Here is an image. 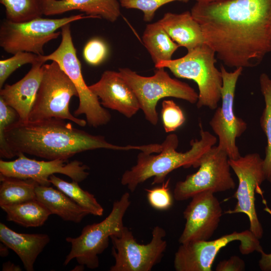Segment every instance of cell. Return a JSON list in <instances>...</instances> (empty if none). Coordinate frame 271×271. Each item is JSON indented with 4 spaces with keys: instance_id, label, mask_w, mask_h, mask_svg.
<instances>
[{
    "instance_id": "6da1fadb",
    "label": "cell",
    "mask_w": 271,
    "mask_h": 271,
    "mask_svg": "<svg viewBox=\"0 0 271 271\" xmlns=\"http://www.w3.org/2000/svg\"><path fill=\"white\" fill-rule=\"evenodd\" d=\"M191 13L205 43L229 67H255L271 52V0L196 3Z\"/></svg>"
},
{
    "instance_id": "7a4b0ae2",
    "label": "cell",
    "mask_w": 271,
    "mask_h": 271,
    "mask_svg": "<svg viewBox=\"0 0 271 271\" xmlns=\"http://www.w3.org/2000/svg\"><path fill=\"white\" fill-rule=\"evenodd\" d=\"M99 149L144 151L145 145L120 146L74 127L64 119L50 118L26 121L18 120L0 131V156L8 158L24 153L48 160H68L77 154Z\"/></svg>"
},
{
    "instance_id": "3957f363",
    "label": "cell",
    "mask_w": 271,
    "mask_h": 271,
    "mask_svg": "<svg viewBox=\"0 0 271 271\" xmlns=\"http://www.w3.org/2000/svg\"><path fill=\"white\" fill-rule=\"evenodd\" d=\"M200 139L192 140L191 148L185 152L177 151L179 140L177 136L168 135L161 144L162 149L157 155L141 151L136 164L125 171L121 178V183L134 192L140 184L151 177L153 184H160L170 173L181 167L198 168L202 156L217 142L216 138L204 131L199 122Z\"/></svg>"
},
{
    "instance_id": "277c9868",
    "label": "cell",
    "mask_w": 271,
    "mask_h": 271,
    "mask_svg": "<svg viewBox=\"0 0 271 271\" xmlns=\"http://www.w3.org/2000/svg\"><path fill=\"white\" fill-rule=\"evenodd\" d=\"M215 55L213 49L204 43L188 51L183 57L161 62L155 66L168 68L176 77L194 81L199 89L197 107L213 110L221 99L223 84L221 72L215 65Z\"/></svg>"
},
{
    "instance_id": "5b68a950",
    "label": "cell",
    "mask_w": 271,
    "mask_h": 271,
    "mask_svg": "<svg viewBox=\"0 0 271 271\" xmlns=\"http://www.w3.org/2000/svg\"><path fill=\"white\" fill-rule=\"evenodd\" d=\"M129 197V194L125 192L119 199L114 201L111 211L104 219L86 225L76 237L66 238V241L71 244V250L65 257L64 265L75 258L78 264L89 269L99 266L98 255L108 247L110 237L120 235L124 227L123 220L130 204Z\"/></svg>"
},
{
    "instance_id": "8992f818",
    "label": "cell",
    "mask_w": 271,
    "mask_h": 271,
    "mask_svg": "<svg viewBox=\"0 0 271 271\" xmlns=\"http://www.w3.org/2000/svg\"><path fill=\"white\" fill-rule=\"evenodd\" d=\"M164 68H157L150 77L140 75L127 68H120L118 72L135 93L146 119L153 125L158 121L156 106L161 99L172 97L191 104L196 103L198 99V94L194 88L171 78Z\"/></svg>"
},
{
    "instance_id": "52a82bcc",
    "label": "cell",
    "mask_w": 271,
    "mask_h": 271,
    "mask_svg": "<svg viewBox=\"0 0 271 271\" xmlns=\"http://www.w3.org/2000/svg\"><path fill=\"white\" fill-rule=\"evenodd\" d=\"M78 96L75 86L55 61L43 65L42 77L29 120L50 118L68 119L80 126L86 120L72 115L69 103L73 96Z\"/></svg>"
},
{
    "instance_id": "ba28073f",
    "label": "cell",
    "mask_w": 271,
    "mask_h": 271,
    "mask_svg": "<svg viewBox=\"0 0 271 271\" xmlns=\"http://www.w3.org/2000/svg\"><path fill=\"white\" fill-rule=\"evenodd\" d=\"M61 36L59 47L49 55H41L42 59L45 62L51 60L57 62L75 86L79 105L74 115L84 114L87 123L94 127L106 124L111 119V115L101 106L99 98L85 83L72 41L70 24L61 28Z\"/></svg>"
},
{
    "instance_id": "9c48e42d",
    "label": "cell",
    "mask_w": 271,
    "mask_h": 271,
    "mask_svg": "<svg viewBox=\"0 0 271 271\" xmlns=\"http://www.w3.org/2000/svg\"><path fill=\"white\" fill-rule=\"evenodd\" d=\"M86 18H93L82 14L59 19L39 17L23 23L6 20L0 25V46L10 54L27 52L44 55V45L61 34L58 29Z\"/></svg>"
},
{
    "instance_id": "30bf717a",
    "label": "cell",
    "mask_w": 271,
    "mask_h": 271,
    "mask_svg": "<svg viewBox=\"0 0 271 271\" xmlns=\"http://www.w3.org/2000/svg\"><path fill=\"white\" fill-rule=\"evenodd\" d=\"M198 167L196 172L176 184L174 189L175 200L185 201L202 192L215 193L235 188L228 156L217 146L212 147L202 156Z\"/></svg>"
},
{
    "instance_id": "8fae6325",
    "label": "cell",
    "mask_w": 271,
    "mask_h": 271,
    "mask_svg": "<svg viewBox=\"0 0 271 271\" xmlns=\"http://www.w3.org/2000/svg\"><path fill=\"white\" fill-rule=\"evenodd\" d=\"M165 229L156 226L152 232V239L147 244H140L132 232L124 226L119 236L112 235V255L114 264L110 271H150L159 263L166 249Z\"/></svg>"
},
{
    "instance_id": "7c38bea8",
    "label": "cell",
    "mask_w": 271,
    "mask_h": 271,
    "mask_svg": "<svg viewBox=\"0 0 271 271\" xmlns=\"http://www.w3.org/2000/svg\"><path fill=\"white\" fill-rule=\"evenodd\" d=\"M233 241L240 242L239 250L243 254L262 250L259 239L249 230L234 231L212 240L180 244L175 254L174 268L177 271H211L219 251Z\"/></svg>"
},
{
    "instance_id": "4fadbf2b",
    "label": "cell",
    "mask_w": 271,
    "mask_h": 271,
    "mask_svg": "<svg viewBox=\"0 0 271 271\" xmlns=\"http://www.w3.org/2000/svg\"><path fill=\"white\" fill-rule=\"evenodd\" d=\"M243 68L239 67L231 72L221 65L223 84L221 89V105L215 111L209 124L218 136L217 147L225 151L229 159H237L241 155L236 144V138L240 137L247 128L246 122L235 115L234 112V99L236 85Z\"/></svg>"
},
{
    "instance_id": "5bb4252c",
    "label": "cell",
    "mask_w": 271,
    "mask_h": 271,
    "mask_svg": "<svg viewBox=\"0 0 271 271\" xmlns=\"http://www.w3.org/2000/svg\"><path fill=\"white\" fill-rule=\"evenodd\" d=\"M229 163L238 178V185L233 197L237 200L236 205L225 213L245 214L249 221V230L259 239L263 231L255 209V193L266 180L263 159L258 154L251 153L235 160L229 159Z\"/></svg>"
},
{
    "instance_id": "9a60e30c",
    "label": "cell",
    "mask_w": 271,
    "mask_h": 271,
    "mask_svg": "<svg viewBox=\"0 0 271 271\" xmlns=\"http://www.w3.org/2000/svg\"><path fill=\"white\" fill-rule=\"evenodd\" d=\"M17 156L14 161L0 160V175L31 179L39 185L50 186V177L56 173L65 175L78 183L86 179L89 174V168L77 160L70 163L64 159L38 161L28 158L21 153Z\"/></svg>"
},
{
    "instance_id": "2e32d148",
    "label": "cell",
    "mask_w": 271,
    "mask_h": 271,
    "mask_svg": "<svg viewBox=\"0 0 271 271\" xmlns=\"http://www.w3.org/2000/svg\"><path fill=\"white\" fill-rule=\"evenodd\" d=\"M214 193L205 191L193 196L183 212L186 220L180 244L209 240L217 229L222 209Z\"/></svg>"
},
{
    "instance_id": "e0dca14e",
    "label": "cell",
    "mask_w": 271,
    "mask_h": 271,
    "mask_svg": "<svg viewBox=\"0 0 271 271\" xmlns=\"http://www.w3.org/2000/svg\"><path fill=\"white\" fill-rule=\"evenodd\" d=\"M101 104L130 118L140 109L133 91L118 72L105 71L98 81L88 86Z\"/></svg>"
},
{
    "instance_id": "ac0fdd59",
    "label": "cell",
    "mask_w": 271,
    "mask_h": 271,
    "mask_svg": "<svg viewBox=\"0 0 271 271\" xmlns=\"http://www.w3.org/2000/svg\"><path fill=\"white\" fill-rule=\"evenodd\" d=\"M45 62L41 60L32 64L31 69L23 78L12 85L6 84L1 89L0 97L16 111L20 120H29L41 83Z\"/></svg>"
},
{
    "instance_id": "d6986e66",
    "label": "cell",
    "mask_w": 271,
    "mask_h": 271,
    "mask_svg": "<svg viewBox=\"0 0 271 271\" xmlns=\"http://www.w3.org/2000/svg\"><path fill=\"white\" fill-rule=\"evenodd\" d=\"M0 240L18 255L26 270L33 271L36 259L50 238L44 233L17 232L1 223Z\"/></svg>"
},
{
    "instance_id": "ffe728a7",
    "label": "cell",
    "mask_w": 271,
    "mask_h": 271,
    "mask_svg": "<svg viewBox=\"0 0 271 271\" xmlns=\"http://www.w3.org/2000/svg\"><path fill=\"white\" fill-rule=\"evenodd\" d=\"M117 0H44V15L53 16L78 10L93 18L114 22L120 15Z\"/></svg>"
},
{
    "instance_id": "44dd1931",
    "label": "cell",
    "mask_w": 271,
    "mask_h": 271,
    "mask_svg": "<svg viewBox=\"0 0 271 271\" xmlns=\"http://www.w3.org/2000/svg\"><path fill=\"white\" fill-rule=\"evenodd\" d=\"M158 22L174 42L188 51L205 43L201 28L191 12L167 13Z\"/></svg>"
},
{
    "instance_id": "7402d4cb",
    "label": "cell",
    "mask_w": 271,
    "mask_h": 271,
    "mask_svg": "<svg viewBox=\"0 0 271 271\" xmlns=\"http://www.w3.org/2000/svg\"><path fill=\"white\" fill-rule=\"evenodd\" d=\"M35 191L36 199L51 214L56 215L64 221L78 223L90 214L58 189L38 185Z\"/></svg>"
},
{
    "instance_id": "603a6c76",
    "label": "cell",
    "mask_w": 271,
    "mask_h": 271,
    "mask_svg": "<svg viewBox=\"0 0 271 271\" xmlns=\"http://www.w3.org/2000/svg\"><path fill=\"white\" fill-rule=\"evenodd\" d=\"M8 221L25 227L43 225L51 215L45 206L37 199L12 205H2Z\"/></svg>"
},
{
    "instance_id": "cb8c5ba5",
    "label": "cell",
    "mask_w": 271,
    "mask_h": 271,
    "mask_svg": "<svg viewBox=\"0 0 271 271\" xmlns=\"http://www.w3.org/2000/svg\"><path fill=\"white\" fill-rule=\"evenodd\" d=\"M142 40L155 65L171 60L173 53L180 47L158 21L147 25Z\"/></svg>"
},
{
    "instance_id": "d4e9b609",
    "label": "cell",
    "mask_w": 271,
    "mask_h": 271,
    "mask_svg": "<svg viewBox=\"0 0 271 271\" xmlns=\"http://www.w3.org/2000/svg\"><path fill=\"white\" fill-rule=\"evenodd\" d=\"M0 206L12 205L36 199L38 184L31 179H22L0 175Z\"/></svg>"
},
{
    "instance_id": "484cf974",
    "label": "cell",
    "mask_w": 271,
    "mask_h": 271,
    "mask_svg": "<svg viewBox=\"0 0 271 271\" xmlns=\"http://www.w3.org/2000/svg\"><path fill=\"white\" fill-rule=\"evenodd\" d=\"M49 180L51 184L87 211L90 214L98 216L103 215L104 209L95 196L82 189L79 186L78 182L74 181L68 182L54 174L50 177Z\"/></svg>"
},
{
    "instance_id": "4316f807",
    "label": "cell",
    "mask_w": 271,
    "mask_h": 271,
    "mask_svg": "<svg viewBox=\"0 0 271 271\" xmlns=\"http://www.w3.org/2000/svg\"><path fill=\"white\" fill-rule=\"evenodd\" d=\"M259 83L264 101L260 125L267 139L263 166L266 180L271 183V79L266 74L262 73L260 75Z\"/></svg>"
},
{
    "instance_id": "83f0119b",
    "label": "cell",
    "mask_w": 271,
    "mask_h": 271,
    "mask_svg": "<svg viewBox=\"0 0 271 271\" xmlns=\"http://www.w3.org/2000/svg\"><path fill=\"white\" fill-rule=\"evenodd\" d=\"M5 9L6 20L23 23L42 17L44 0H0Z\"/></svg>"
},
{
    "instance_id": "f1b7e54d",
    "label": "cell",
    "mask_w": 271,
    "mask_h": 271,
    "mask_svg": "<svg viewBox=\"0 0 271 271\" xmlns=\"http://www.w3.org/2000/svg\"><path fill=\"white\" fill-rule=\"evenodd\" d=\"M41 60H43L41 55L27 52H19L9 58L1 60L0 61V88H2L8 77L18 68L25 64H33Z\"/></svg>"
},
{
    "instance_id": "f546056e",
    "label": "cell",
    "mask_w": 271,
    "mask_h": 271,
    "mask_svg": "<svg viewBox=\"0 0 271 271\" xmlns=\"http://www.w3.org/2000/svg\"><path fill=\"white\" fill-rule=\"evenodd\" d=\"M162 106L161 116L165 131H175L185 121L183 111L173 100H164Z\"/></svg>"
},
{
    "instance_id": "4dcf8cb0",
    "label": "cell",
    "mask_w": 271,
    "mask_h": 271,
    "mask_svg": "<svg viewBox=\"0 0 271 271\" xmlns=\"http://www.w3.org/2000/svg\"><path fill=\"white\" fill-rule=\"evenodd\" d=\"M175 1L187 3L189 0H119V3L121 7L126 9L141 11L144 14V21L150 22L153 20L159 8Z\"/></svg>"
},
{
    "instance_id": "1f68e13d",
    "label": "cell",
    "mask_w": 271,
    "mask_h": 271,
    "mask_svg": "<svg viewBox=\"0 0 271 271\" xmlns=\"http://www.w3.org/2000/svg\"><path fill=\"white\" fill-rule=\"evenodd\" d=\"M108 47L100 39L93 38L85 45L83 55L85 61L90 65L96 66L101 64L108 55Z\"/></svg>"
},
{
    "instance_id": "d6a6232c",
    "label": "cell",
    "mask_w": 271,
    "mask_h": 271,
    "mask_svg": "<svg viewBox=\"0 0 271 271\" xmlns=\"http://www.w3.org/2000/svg\"><path fill=\"white\" fill-rule=\"evenodd\" d=\"M168 180L161 187L146 189L147 199L151 206L159 210L169 209L173 204V198L168 188Z\"/></svg>"
},
{
    "instance_id": "836d02e7",
    "label": "cell",
    "mask_w": 271,
    "mask_h": 271,
    "mask_svg": "<svg viewBox=\"0 0 271 271\" xmlns=\"http://www.w3.org/2000/svg\"><path fill=\"white\" fill-rule=\"evenodd\" d=\"M245 268V262L239 256L234 255L228 259L220 261L217 265L216 271H242Z\"/></svg>"
},
{
    "instance_id": "e575fe53",
    "label": "cell",
    "mask_w": 271,
    "mask_h": 271,
    "mask_svg": "<svg viewBox=\"0 0 271 271\" xmlns=\"http://www.w3.org/2000/svg\"><path fill=\"white\" fill-rule=\"evenodd\" d=\"M264 210L271 215V210L267 206L264 208ZM259 253L261 255L258 262L260 269L262 271H271V253H266L263 249Z\"/></svg>"
},
{
    "instance_id": "d590c367",
    "label": "cell",
    "mask_w": 271,
    "mask_h": 271,
    "mask_svg": "<svg viewBox=\"0 0 271 271\" xmlns=\"http://www.w3.org/2000/svg\"><path fill=\"white\" fill-rule=\"evenodd\" d=\"M3 271H21V267L13 262L8 261L3 264Z\"/></svg>"
},
{
    "instance_id": "8d00e7d4",
    "label": "cell",
    "mask_w": 271,
    "mask_h": 271,
    "mask_svg": "<svg viewBox=\"0 0 271 271\" xmlns=\"http://www.w3.org/2000/svg\"><path fill=\"white\" fill-rule=\"evenodd\" d=\"M9 247L3 243L0 244V254L3 257H7L9 253Z\"/></svg>"
},
{
    "instance_id": "74e56055",
    "label": "cell",
    "mask_w": 271,
    "mask_h": 271,
    "mask_svg": "<svg viewBox=\"0 0 271 271\" xmlns=\"http://www.w3.org/2000/svg\"><path fill=\"white\" fill-rule=\"evenodd\" d=\"M195 1H196V3H207L222 1H225V0H195Z\"/></svg>"
},
{
    "instance_id": "f35d334b",
    "label": "cell",
    "mask_w": 271,
    "mask_h": 271,
    "mask_svg": "<svg viewBox=\"0 0 271 271\" xmlns=\"http://www.w3.org/2000/svg\"><path fill=\"white\" fill-rule=\"evenodd\" d=\"M84 265L79 264V265H76L74 267V269H73L72 270H77V271L82 270L84 269Z\"/></svg>"
}]
</instances>
